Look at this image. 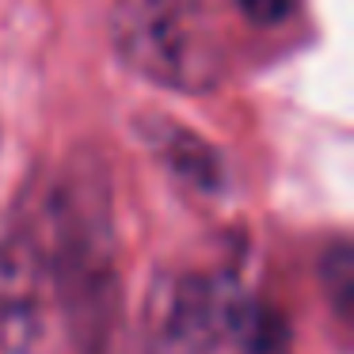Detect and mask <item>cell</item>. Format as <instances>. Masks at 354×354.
Masks as SVG:
<instances>
[{"instance_id": "cell-1", "label": "cell", "mask_w": 354, "mask_h": 354, "mask_svg": "<svg viewBox=\"0 0 354 354\" xmlns=\"http://www.w3.org/2000/svg\"><path fill=\"white\" fill-rule=\"evenodd\" d=\"M111 42L126 69L171 92H209L225 73V50L198 0H118Z\"/></svg>"}, {"instance_id": "cell-2", "label": "cell", "mask_w": 354, "mask_h": 354, "mask_svg": "<svg viewBox=\"0 0 354 354\" xmlns=\"http://www.w3.org/2000/svg\"><path fill=\"white\" fill-rule=\"evenodd\" d=\"M54 259L31 229H12L0 240V351L31 354L46 335L54 305Z\"/></svg>"}, {"instance_id": "cell-3", "label": "cell", "mask_w": 354, "mask_h": 354, "mask_svg": "<svg viewBox=\"0 0 354 354\" xmlns=\"http://www.w3.org/2000/svg\"><path fill=\"white\" fill-rule=\"evenodd\" d=\"M240 293L206 278H168L149 301V354H214Z\"/></svg>"}, {"instance_id": "cell-4", "label": "cell", "mask_w": 354, "mask_h": 354, "mask_svg": "<svg viewBox=\"0 0 354 354\" xmlns=\"http://www.w3.org/2000/svg\"><path fill=\"white\" fill-rule=\"evenodd\" d=\"M153 149L164 156V164H168L176 176L191 179L194 187H202V191H209V187L221 183V160H217V153L202 138H194L191 130H183V126L156 122Z\"/></svg>"}, {"instance_id": "cell-5", "label": "cell", "mask_w": 354, "mask_h": 354, "mask_svg": "<svg viewBox=\"0 0 354 354\" xmlns=\"http://www.w3.org/2000/svg\"><path fill=\"white\" fill-rule=\"evenodd\" d=\"M229 335L244 343V354H290V331L267 308H255L252 301L236 297L229 320Z\"/></svg>"}, {"instance_id": "cell-6", "label": "cell", "mask_w": 354, "mask_h": 354, "mask_svg": "<svg viewBox=\"0 0 354 354\" xmlns=\"http://www.w3.org/2000/svg\"><path fill=\"white\" fill-rule=\"evenodd\" d=\"M236 4H240V12L259 27L286 24V19L293 16V8H297V0H236Z\"/></svg>"}, {"instance_id": "cell-7", "label": "cell", "mask_w": 354, "mask_h": 354, "mask_svg": "<svg viewBox=\"0 0 354 354\" xmlns=\"http://www.w3.org/2000/svg\"><path fill=\"white\" fill-rule=\"evenodd\" d=\"M331 263H335V270L324 267V278H328L331 290H335L339 313L346 316V305H351V252H346V248H335V252H331Z\"/></svg>"}]
</instances>
